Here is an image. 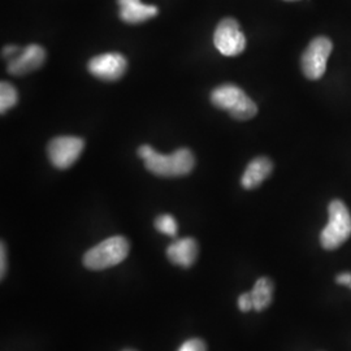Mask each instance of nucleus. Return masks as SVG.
Returning a JSON list of instances; mask_svg holds the SVG:
<instances>
[{"label": "nucleus", "instance_id": "11", "mask_svg": "<svg viewBox=\"0 0 351 351\" xmlns=\"http://www.w3.org/2000/svg\"><path fill=\"white\" fill-rule=\"evenodd\" d=\"M274 171V163L267 156H258L252 159L241 177V185L246 190L261 186Z\"/></svg>", "mask_w": 351, "mask_h": 351}, {"label": "nucleus", "instance_id": "15", "mask_svg": "<svg viewBox=\"0 0 351 351\" xmlns=\"http://www.w3.org/2000/svg\"><path fill=\"white\" fill-rule=\"evenodd\" d=\"M154 224H155L156 230L163 233L165 236H169V237H176L177 236L178 224H177V221H176V219L172 215H169V213L159 215L155 219Z\"/></svg>", "mask_w": 351, "mask_h": 351}, {"label": "nucleus", "instance_id": "10", "mask_svg": "<svg viewBox=\"0 0 351 351\" xmlns=\"http://www.w3.org/2000/svg\"><path fill=\"white\" fill-rule=\"evenodd\" d=\"M198 242L191 237L177 239L167 249V256L171 263L189 268L195 263L198 258Z\"/></svg>", "mask_w": 351, "mask_h": 351}, {"label": "nucleus", "instance_id": "20", "mask_svg": "<svg viewBox=\"0 0 351 351\" xmlns=\"http://www.w3.org/2000/svg\"><path fill=\"white\" fill-rule=\"evenodd\" d=\"M337 284L341 285H346V287H351V274H341L336 278Z\"/></svg>", "mask_w": 351, "mask_h": 351}, {"label": "nucleus", "instance_id": "12", "mask_svg": "<svg viewBox=\"0 0 351 351\" xmlns=\"http://www.w3.org/2000/svg\"><path fill=\"white\" fill-rule=\"evenodd\" d=\"M120 19L126 24H141L155 17L159 10L156 5L145 4L141 0H117Z\"/></svg>", "mask_w": 351, "mask_h": 351}, {"label": "nucleus", "instance_id": "6", "mask_svg": "<svg viewBox=\"0 0 351 351\" xmlns=\"http://www.w3.org/2000/svg\"><path fill=\"white\" fill-rule=\"evenodd\" d=\"M333 49L332 40L326 37H316L303 52L302 72L308 80H320L326 71V62Z\"/></svg>", "mask_w": 351, "mask_h": 351}, {"label": "nucleus", "instance_id": "17", "mask_svg": "<svg viewBox=\"0 0 351 351\" xmlns=\"http://www.w3.org/2000/svg\"><path fill=\"white\" fill-rule=\"evenodd\" d=\"M239 307L242 313H249L250 310H254L252 307V300H251L250 291L243 293L239 297Z\"/></svg>", "mask_w": 351, "mask_h": 351}, {"label": "nucleus", "instance_id": "21", "mask_svg": "<svg viewBox=\"0 0 351 351\" xmlns=\"http://www.w3.org/2000/svg\"><path fill=\"white\" fill-rule=\"evenodd\" d=\"M124 351H136V350H124Z\"/></svg>", "mask_w": 351, "mask_h": 351}, {"label": "nucleus", "instance_id": "18", "mask_svg": "<svg viewBox=\"0 0 351 351\" xmlns=\"http://www.w3.org/2000/svg\"><path fill=\"white\" fill-rule=\"evenodd\" d=\"M0 276L1 278H4L5 276V272H7V249H5V245L4 242H1V247H0Z\"/></svg>", "mask_w": 351, "mask_h": 351}, {"label": "nucleus", "instance_id": "2", "mask_svg": "<svg viewBox=\"0 0 351 351\" xmlns=\"http://www.w3.org/2000/svg\"><path fill=\"white\" fill-rule=\"evenodd\" d=\"M211 103L216 108L229 112L239 121L251 120L258 113L256 103L234 84H224L213 88Z\"/></svg>", "mask_w": 351, "mask_h": 351}, {"label": "nucleus", "instance_id": "4", "mask_svg": "<svg viewBox=\"0 0 351 351\" xmlns=\"http://www.w3.org/2000/svg\"><path fill=\"white\" fill-rule=\"evenodd\" d=\"M329 221L320 233V243L326 250H336L351 236V213L346 204L339 199L328 206Z\"/></svg>", "mask_w": 351, "mask_h": 351}, {"label": "nucleus", "instance_id": "5", "mask_svg": "<svg viewBox=\"0 0 351 351\" xmlns=\"http://www.w3.org/2000/svg\"><path fill=\"white\" fill-rule=\"evenodd\" d=\"M213 45L221 55L233 58L245 51L247 40L241 30L239 21L232 17H226L216 26L213 33Z\"/></svg>", "mask_w": 351, "mask_h": 351}, {"label": "nucleus", "instance_id": "7", "mask_svg": "<svg viewBox=\"0 0 351 351\" xmlns=\"http://www.w3.org/2000/svg\"><path fill=\"white\" fill-rule=\"evenodd\" d=\"M85 149V141L75 136H60L50 141L47 156L58 169H68L80 159Z\"/></svg>", "mask_w": 351, "mask_h": 351}, {"label": "nucleus", "instance_id": "3", "mask_svg": "<svg viewBox=\"0 0 351 351\" xmlns=\"http://www.w3.org/2000/svg\"><path fill=\"white\" fill-rule=\"evenodd\" d=\"M129 251L130 243L124 236H113L86 251L84 265L91 271H103L124 262Z\"/></svg>", "mask_w": 351, "mask_h": 351}, {"label": "nucleus", "instance_id": "14", "mask_svg": "<svg viewBox=\"0 0 351 351\" xmlns=\"http://www.w3.org/2000/svg\"><path fill=\"white\" fill-rule=\"evenodd\" d=\"M19 101L17 88L7 81H1L0 84V112L1 114L8 112Z\"/></svg>", "mask_w": 351, "mask_h": 351}, {"label": "nucleus", "instance_id": "9", "mask_svg": "<svg viewBox=\"0 0 351 351\" xmlns=\"http://www.w3.org/2000/svg\"><path fill=\"white\" fill-rule=\"evenodd\" d=\"M46 62V50L39 45H29L8 60L7 71L12 75H25L36 72Z\"/></svg>", "mask_w": 351, "mask_h": 351}, {"label": "nucleus", "instance_id": "13", "mask_svg": "<svg viewBox=\"0 0 351 351\" xmlns=\"http://www.w3.org/2000/svg\"><path fill=\"white\" fill-rule=\"evenodd\" d=\"M252 307L255 311H263L274 300V282L268 277H261L250 291Z\"/></svg>", "mask_w": 351, "mask_h": 351}, {"label": "nucleus", "instance_id": "16", "mask_svg": "<svg viewBox=\"0 0 351 351\" xmlns=\"http://www.w3.org/2000/svg\"><path fill=\"white\" fill-rule=\"evenodd\" d=\"M177 351H207V346L203 339H191L185 341Z\"/></svg>", "mask_w": 351, "mask_h": 351}, {"label": "nucleus", "instance_id": "1", "mask_svg": "<svg viewBox=\"0 0 351 351\" xmlns=\"http://www.w3.org/2000/svg\"><path fill=\"white\" fill-rule=\"evenodd\" d=\"M138 156L145 162L146 169L159 177H182L195 167V156L189 149H178L169 155H163L150 145H143L138 149Z\"/></svg>", "mask_w": 351, "mask_h": 351}, {"label": "nucleus", "instance_id": "19", "mask_svg": "<svg viewBox=\"0 0 351 351\" xmlns=\"http://www.w3.org/2000/svg\"><path fill=\"white\" fill-rule=\"evenodd\" d=\"M20 52L19 46H14V45H10V46H5L3 51H1V55L4 59H12L13 56H16L17 53Z\"/></svg>", "mask_w": 351, "mask_h": 351}, {"label": "nucleus", "instance_id": "8", "mask_svg": "<svg viewBox=\"0 0 351 351\" xmlns=\"http://www.w3.org/2000/svg\"><path fill=\"white\" fill-rule=\"evenodd\" d=\"M128 69V60L125 56L119 52H107L94 56L88 63L90 75L95 78L113 82L119 81L125 75Z\"/></svg>", "mask_w": 351, "mask_h": 351}]
</instances>
